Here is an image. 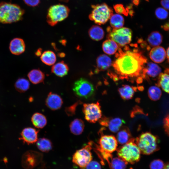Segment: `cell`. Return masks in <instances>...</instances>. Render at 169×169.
Segmentation results:
<instances>
[{
  "label": "cell",
  "mask_w": 169,
  "mask_h": 169,
  "mask_svg": "<svg viewBox=\"0 0 169 169\" xmlns=\"http://www.w3.org/2000/svg\"><path fill=\"white\" fill-rule=\"evenodd\" d=\"M125 50L119 49L116 55V59L112 64L115 72L119 79H137V82L140 83L142 81V71L147 59L137 50Z\"/></svg>",
  "instance_id": "6da1fadb"
},
{
  "label": "cell",
  "mask_w": 169,
  "mask_h": 169,
  "mask_svg": "<svg viewBox=\"0 0 169 169\" xmlns=\"http://www.w3.org/2000/svg\"><path fill=\"white\" fill-rule=\"evenodd\" d=\"M24 10L18 5L10 3H0V22L8 24L22 19Z\"/></svg>",
  "instance_id": "7a4b0ae2"
},
{
  "label": "cell",
  "mask_w": 169,
  "mask_h": 169,
  "mask_svg": "<svg viewBox=\"0 0 169 169\" xmlns=\"http://www.w3.org/2000/svg\"><path fill=\"white\" fill-rule=\"evenodd\" d=\"M135 141L141 153L143 154L149 155L160 149L159 138L150 132L142 133Z\"/></svg>",
  "instance_id": "3957f363"
},
{
  "label": "cell",
  "mask_w": 169,
  "mask_h": 169,
  "mask_svg": "<svg viewBox=\"0 0 169 169\" xmlns=\"http://www.w3.org/2000/svg\"><path fill=\"white\" fill-rule=\"evenodd\" d=\"M133 138L131 141L117 149L118 157L127 163L133 164L138 161L141 151Z\"/></svg>",
  "instance_id": "277c9868"
},
{
  "label": "cell",
  "mask_w": 169,
  "mask_h": 169,
  "mask_svg": "<svg viewBox=\"0 0 169 169\" xmlns=\"http://www.w3.org/2000/svg\"><path fill=\"white\" fill-rule=\"evenodd\" d=\"M69 12V8L64 5L59 4L51 6L48 10L47 22L50 25L54 26L65 19Z\"/></svg>",
  "instance_id": "5b68a950"
},
{
  "label": "cell",
  "mask_w": 169,
  "mask_h": 169,
  "mask_svg": "<svg viewBox=\"0 0 169 169\" xmlns=\"http://www.w3.org/2000/svg\"><path fill=\"white\" fill-rule=\"evenodd\" d=\"M91 7L92 10L89 15V18L99 25L105 23L112 13L111 8L105 3L92 5Z\"/></svg>",
  "instance_id": "8992f818"
},
{
  "label": "cell",
  "mask_w": 169,
  "mask_h": 169,
  "mask_svg": "<svg viewBox=\"0 0 169 169\" xmlns=\"http://www.w3.org/2000/svg\"><path fill=\"white\" fill-rule=\"evenodd\" d=\"M108 38L115 42L120 46H124L130 43L132 37L131 30L127 28H107Z\"/></svg>",
  "instance_id": "52a82bcc"
},
{
  "label": "cell",
  "mask_w": 169,
  "mask_h": 169,
  "mask_svg": "<svg viewBox=\"0 0 169 169\" xmlns=\"http://www.w3.org/2000/svg\"><path fill=\"white\" fill-rule=\"evenodd\" d=\"M91 149V146L89 143V145L77 150L73 155L72 162L81 169H84L92 160L90 151Z\"/></svg>",
  "instance_id": "ba28073f"
},
{
  "label": "cell",
  "mask_w": 169,
  "mask_h": 169,
  "mask_svg": "<svg viewBox=\"0 0 169 169\" xmlns=\"http://www.w3.org/2000/svg\"><path fill=\"white\" fill-rule=\"evenodd\" d=\"M73 89L77 96L85 99L91 96L94 91L93 84L87 80L82 78L74 82Z\"/></svg>",
  "instance_id": "9c48e42d"
},
{
  "label": "cell",
  "mask_w": 169,
  "mask_h": 169,
  "mask_svg": "<svg viewBox=\"0 0 169 169\" xmlns=\"http://www.w3.org/2000/svg\"><path fill=\"white\" fill-rule=\"evenodd\" d=\"M83 112L85 119L88 122L95 123L102 116L101 106L99 103L84 104Z\"/></svg>",
  "instance_id": "30bf717a"
},
{
  "label": "cell",
  "mask_w": 169,
  "mask_h": 169,
  "mask_svg": "<svg viewBox=\"0 0 169 169\" xmlns=\"http://www.w3.org/2000/svg\"><path fill=\"white\" fill-rule=\"evenodd\" d=\"M43 158L42 153L33 151H28L23 155L22 163L26 169H32L37 166Z\"/></svg>",
  "instance_id": "8fae6325"
},
{
  "label": "cell",
  "mask_w": 169,
  "mask_h": 169,
  "mask_svg": "<svg viewBox=\"0 0 169 169\" xmlns=\"http://www.w3.org/2000/svg\"><path fill=\"white\" fill-rule=\"evenodd\" d=\"M99 143L100 150L105 152L111 153L117 150L118 142L115 136L112 135L101 136Z\"/></svg>",
  "instance_id": "7c38bea8"
},
{
  "label": "cell",
  "mask_w": 169,
  "mask_h": 169,
  "mask_svg": "<svg viewBox=\"0 0 169 169\" xmlns=\"http://www.w3.org/2000/svg\"><path fill=\"white\" fill-rule=\"evenodd\" d=\"M100 124L102 125L107 127L113 133H116L120 129L125 122L120 118H108L103 117L99 120Z\"/></svg>",
  "instance_id": "4fadbf2b"
},
{
  "label": "cell",
  "mask_w": 169,
  "mask_h": 169,
  "mask_svg": "<svg viewBox=\"0 0 169 169\" xmlns=\"http://www.w3.org/2000/svg\"><path fill=\"white\" fill-rule=\"evenodd\" d=\"M39 131L32 127L24 128L21 133L20 140L28 144H33L38 141Z\"/></svg>",
  "instance_id": "5bb4252c"
},
{
  "label": "cell",
  "mask_w": 169,
  "mask_h": 169,
  "mask_svg": "<svg viewBox=\"0 0 169 169\" xmlns=\"http://www.w3.org/2000/svg\"><path fill=\"white\" fill-rule=\"evenodd\" d=\"M147 63L143 70L142 74V78H155L158 77L161 73V67L155 63Z\"/></svg>",
  "instance_id": "9a60e30c"
},
{
  "label": "cell",
  "mask_w": 169,
  "mask_h": 169,
  "mask_svg": "<svg viewBox=\"0 0 169 169\" xmlns=\"http://www.w3.org/2000/svg\"><path fill=\"white\" fill-rule=\"evenodd\" d=\"M63 104L62 98L56 94L50 92L45 100V104L50 110H55L60 109Z\"/></svg>",
  "instance_id": "2e32d148"
},
{
  "label": "cell",
  "mask_w": 169,
  "mask_h": 169,
  "mask_svg": "<svg viewBox=\"0 0 169 169\" xmlns=\"http://www.w3.org/2000/svg\"><path fill=\"white\" fill-rule=\"evenodd\" d=\"M150 59L155 63H161L166 58V51L160 46L153 47L149 54Z\"/></svg>",
  "instance_id": "e0dca14e"
},
{
  "label": "cell",
  "mask_w": 169,
  "mask_h": 169,
  "mask_svg": "<svg viewBox=\"0 0 169 169\" xmlns=\"http://www.w3.org/2000/svg\"><path fill=\"white\" fill-rule=\"evenodd\" d=\"M9 49L13 54L18 55L22 54L25 50V44L24 40L20 38H13L10 43Z\"/></svg>",
  "instance_id": "ac0fdd59"
},
{
  "label": "cell",
  "mask_w": 169,
  "mask_h": 169,
  "mask_svg": "<svg viewBox=\"0 0 169 169\" xmlns=\"http://www.w3.org/2000/svg\"><path fill=\"white\" fill-rule=\"evenodd\" d=\"M157 85L169 94V68L166 69L159 75Z\"/></svg>",
  "instance_id": "d6986e66"
},
{
  "label": "cell",
  "mask_w": 169,
  "mask_h": 169,
  "mask_svg": "<svg viewBox=\"0 0 169 169\" xmlns=\"http://www.w3.org/2000/svg\"><path fill=\"white\" fill-rule=\"evenodd\" d=\"M112 64L111 59L107 55L103 54L99 55L96 59L97 71L105 70Z\"/></svg>",
  "instance_id": "ffe728a7"
},
{
  "label": "cell",
  "mask_w": 169,
  "mask_h": 169,
  "mask_svg": "<svg viewBox=\"0 0 169 169\" xmlns=\"http://www.w3.org/2000/svg\"><path fill=\"white\" fill-rule=\"evenodd\" d=\"M136 88L128 85H123L118 89L120 97L124 100L131 99L136 90Z\"/></svg>",
  "instance_id": "44dd1931"
},
{
  "label": "cell",
  "mask_w": 169,
  "mask_h": 169,
  "mask_svg": "<svg viewBox=\"0 0 169 169\" xmlns=\"http://www.w3.org/2000/svg\"><path fill=\"white\" fill-rule=\"evenodd\" d=\"M116 135L117 142L121 145H124L131 141L133 138L129 128L126 127L122 128L118 131Z\"/></svg>",
  "instance_id": "7402d4cb"
},
{
  "label": "cell",
  "mask_w": 169,
  "mask_h": 169,
  "mask_svg": "<svg viewBox=\"0 0 169 169\" xmlns=\"http://www.w3.org/2000/svg\"><path fill=\"white\" fill-rule=\"evenodd\" d=\"M69 70L68 65L63 61L56 64L51 68L52 72L59 77L67 75Z\"/></svg>",
  "instance_id": "603a6c76"
},
{
  "label": "cell",
  "mask_w": 169,
  "mask_h": 169,
  "mask_svg": "<svg viewBox=\"0 0 169 169\" xmlns=\"http://www.w3.org/2000/svg\"><path fill=\"white\" fill-rule=\"evenodd\" d=\"M84 127L83 121L81 119H75L70 123L69 128L71 132L75 135H80L83 132Z\"/></svg>",
  "instance_id": "cb8c5ba5"
},
{
  "label": "cell",
  "mask_w": 169,
  "mask_h": 169,
  "mask_svg": "<svg viewBox=\"0 0 169 169\" xmlns=\"http://www.w3.org/2000/svg\"><path fill=\"white\" fill-rule=\"evenodd\" d=\"M28 77L33 84H37L43 82L45 75L40 70L33 69L28 73Z\"/></svg>",
  "instance_id": "d4e9b609"
},
{
  "label": "cell",
  "mask_w": 169,
  "mask_h": 169,
  "mask_svg": "<svg viewBox=\"0 0 169 169\" xmlns=\"http://www.w3.org/2000/svg\"><path fill=\"white\" fill-rule=\"evenodd\" d=\"M163 40L162 35L158 31H154L148 36L147 41L149 45L154 47L159 46Z\"/></svg>",
  "instance_id": "484cf974"
},
{
  "label": "cell",
  "mask_w": 169,
  "mask_h": 169,
  "mask_svg": "<svg viewBox=\"0 0 169 169\" xmlns=\"http://www.w3.org/2000/svg\"><path fill=\"white\" fill-rule=\"evenodd\" d=\"M88 34L92 40L96 41L102 39L105 34L103 29L98 25L92 26L89 29Z\"/></svg>",
  "instance_id": "4316f807"
},
{
  "label": "cell",
  "mask_w": 169,
  "mask_h": 169,
  "mask_svg": "<svg viewBox=\"0 0 169 169\" xmlns=\"http://www.w3.org/2000/svg\"><path fill=\"white\" fill-rule=\"evenodd\" d=\"M103 51L108 55L115 54L118 49L117 44L113 40L108 39L104 41L102 45Z\"/></svg>",
  "instance_id": "83f0119b"
},
{
  "label": "cell",
  "mask_w": 169,
  "mask_h": 169,
  "mask_svg": "<svg viewBox=\"0 0 169 169\" xmlns=\"http://www.w3.org/2000/svg\"><path fill=\"white\" fill-rule=\"evenodd\" d=\"M31 120L33 125L38 128H43L47 123L46 117L42 114L38 112L33 115Z\"/></svg>",
  "instance_id": "f1b7e54d"
},
{
  "label": "cell",
  "mask_w": 169,
  "mask_h": 169,
  "mask_svg": "<svg viewBox=\"0 0 169 169\" xmlns=\"http://www.w3.org/2000/svg\"><path fill=\"white\" fill-rule=\"evenodd\" d=\"M36 146L40 151L47 152L52 150L53 144L50 140L46 138L38 139L36 142Z\"/></svg>",
  "instance_id": "f546056e"
},
{
  "label": "cell",
  "mask_w": 169,
  "mask_h": 169,
  "mask_svg": "<svg viewBox=\"0 0 169 169\" xmlns=\"http://www.w3.org/2000/svg\"><path fill=\"white\" fill-rule=\"evenodd\" d=\"M40 59L42 62L45 64L51 65L55 62L56 57L53 52L47 50L43 53L41 56Z\"/></svg>",
  "instance_id": "4dcf8cb0"
},
{
  "label": "cell",
  "mask_w": 169,
  "mask_h": 169,
  "mask_svg": "<svg viewBox=\"0 0 169 169\" xmlns=\"http://www.w3.org/2000/svg\"><path fill=\"white\" fill-rule=\"evenodd\" d=\"M110 19V24L114 28H121L124 24V18L120 14H112Z\"/></svg>",
  "instance_id": "1f68e13d"
},
{
  "label": "cell",
  "mask_w": 169,
  "mask_h": 169,
  "mask_svg": "<svg viewBox=\"0 0 169 169\" xmlns=\"http://www.w3.org/2000/svg\"><path fill=\"white\" fill-rule=\"evenodd\" d=\"M14 86L18 91L21 93L24 92L29 88L30 83L27 79L21 78H18L16 81Z\"/></svg>",
  "instance_id": "d6a6232c"
},
{
  "label": "cell",
  "mask_w": 169,
  "mask_h": 169,
  "mask_svg": "<svg viewBox=\"0 0 169 169\" xmlns=\"http://www.w3.org/2000/svg\"><path fill=\"white\" fill-rule=\"evenodd\" d=\"M161 90L157 85L151 86L148 89V96L151 100L156 101L159 100L161 97Z\"/></svg>",
  "instance_id": "836d02e7"
},
{
  "label": "cell",
  "mask_w": 169,
  "mask_h": 169,
  "mask_svg": "<svg viewBox=\"0 0 169 169\" xmlns=\"http://www.w3.org/2000/svg\"><path fill=\"white\" fill-rule=\"evenodd\" d=\"M127 163L120 157L111 159L109 164L110 169H125Z\"/></svg>",
  "instance_id": "e575fe53"
},
{
  "label": "cell",
  "mask_w": 169,
  "mask_h": 169,
  "mask_svg": "<svg viewBox=\"0 0 169 169\" xmlns=\"http://www.w3.org/2000/svg\"><path fill=\"white\" fill-rule=\"evenodd\" d=\"M155 14L158 18L161 20H163L167 18L168 13L164 8L159 7L156 9Z\"/></svg>",
  "instance_id": "d590c367"
},
{
  "label": "cell",
  "mask_w": 169,
  "mask_h": 169,
  "mask_svg": "<svg viewBox=\"0 0 169 169\" xmlns=\"http://www.w3.org/2000/svg\"><path fill=\"white\" fill-rule=\"evenodd\" d=\"M165 166L164 162L160 159L152 161L149 165L150 169H163Z\"/></svg>",
  "instance_id": "8d00e7d4"
},
{
  "label": "cell",
  "mask_w": 169,
  "mask_h": 169,
  "mask_svg": "<svg viewBox=\"0 0 169 169\" xmlns=\"http://www.w3.org/2000/svg\"><path fill=\"white\" fill-rule=\"evenodd\" d=\"M114 8L116 13L118 14H123L125 15H127L128 14L126 10L122 4H116L114 6Z\"/></svg>",
  "instance_id": "74e56055"
},
{
  "label": "cell",
  "mask_w": 169,
  "mask_h": 169,
  "mask_svg": "<svg viewBox=\"0 0 169 169\" xmlns=\"http://www.w3.org/2000/svg\"><path fill=\"white\" fill-rule=\"evenodd\" d=\"M85 169H101L100 164L96 161H91L86 166Z\"/></svg>",
  "instance_id": "f35d334b"
},
{
  "label": "cell",
  "mask_w": 169,
  "mask_h": 169,
  "mask_svg": "<svg viewBox=\"0 0 169 169\" xmlns=\"http://www.w3.org/2000/svg\"><path fill=\"white\" fill-rule=\"evenodd\" d=\"M163 126L165 133L169 136V113L163 119Z\"/></svg>",
  "instance_id": "ab89813d"
},
{
  "label": "cell",
  "mask_w": 169,
  "mask_h": 169,
  "mask_svg": "<svg viewBox=\"0 0 169 169\" xmlns=\"http://www.w3.org/2000/svg\"><path fill=\"white\" fill-rule=\"evenodd\" d=\"M23 1L26 5L32 7L37 6L40 3V0H23Z\"/></svg>",
  "instance_id": "60d3db41"
},
{
  "label": "cell",
  "mask_w": 169,
  "mask_h": 169,
  "mask_svg": "<svg viewBox=\"0 0 169 169\" xmlns=\"http://www.w3.org/2000/svg\"><path fill=\"white\" fill-rule=\"evenodd\" d=\"M161 4L164 8L169 10V0H161Z\"/></svg>",
  "instance_id": "b9f144b4"
},
{
  "label": "cell",
  "mask_w": 169,
  "mask_h": 169,
  "mask_svg": "<svg viewBox=\"0 0 169 169\" xmlns=\"http://www.w3.org/2000/svg\"><path fill=\"white\" fill-rule=\"evenodd\" d=\"M163 28L166 31H169V21L168 23H166L163 26Z\"/></svg>",
  "instance_id": "7bdbcfd3"
},
{
  "label": "cell",
  "mask_w": 169,
  "mask_h": 169,
  "mask_svg": "<svg viewBox=\"0 0 169 169\" xmlns=\"http://www.w3.org/2000/svg\"><path fill=\"white\" fill-rule=\"evenodd\" d=\"M42 53V49H39L37 50L35 53V55L37 56H39L41 55Z\"/></svg>",
  "instance_id": "ee69618b"
},
{
  "label": "cell",
  "mask_w": 169,
  "mask_h": 169,
  "mask_svg": "<svg viewBox=\"0 0 169 169\" xmlns=\"http://www.w3.org/2000/svg\"><path fill=\"white\" fill-rule=\"evenodd\" d=\"M166 51V58L169 63V46L167 48Z\"/></svg>",
  "instance_id": "f6af8a7d"
},
{
  "label": "cell",
  "mask_w": 169,
  "mask_h": 169,
  "mask_svg": "<svg viewBox=\"0 0 169 169\" xmlns=\"http://www.w3.org/2000/svg\"><path fill=\"white\" fill-rule=\"evenodd\" d=\"M163 169H169V162L165 165Z\"/></svg>",
  "instance_id": "bcb514c9"
},
{
  "label": "cell",
  "mask_w": 169,
  "mask_h": 169,
  "mask_svg": "<svg viewBox=\"0 0 169 169\" xmlns=\"http://www.w3.org/2000/svg\"><path fill=\"white\" fill-rule=\"evenodd\" d=\"M133 2L135 4L137 5L139 2V0H133Z\"/></svg>",
  "instance_id": "7dc6e473"
},
{
  "label": "cell",
  "mask_w": 169,
  "mask_h": 169,
  "mask_svg": "<svg viewBox=\"0 0 169 169\" xmlns=\"http://www.w3.org/2000/svg\"><path fill=\"white\" fill-rule=\"evenodd\" d=\"M69 0H59V1L60 2L64 3H67L69 2Z\"/></svg>",
  "instance_id": "c3c4849f"
}]
</instances>
